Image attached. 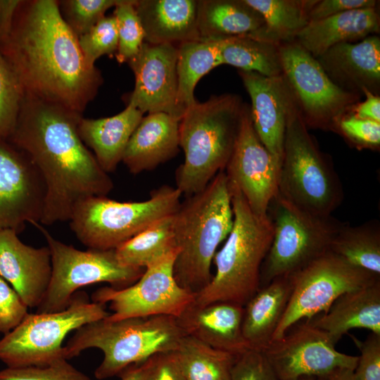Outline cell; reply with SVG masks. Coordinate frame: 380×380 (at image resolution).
I'll return each instance as SVG.
<instances>
[{
	"label": "cell",
	"mask_w": 380,
	"mask_h": 380,
	"mask_svg": "<svg viewBox=\"0 0 380 380\" xmlns=\"http://www.w3.org/2000/svg\"><path fill=\"white\" fill-rule=\"evenodd\" d=\"M177 107L182 118L187 108L197 101L194 89L200 79L222 65L220 44L216 39H198L177 46Z\"/></svg>",
	"instance_id": "cell-30"
},
{
	"label": "cell",
	"mask_w": 380,
	"mask_h": 380,
	"mask_svg": "<svg viewBox=\"0 0 380 380\" xmlns=\"http://www.w3.org/2000/svg\"><path fill=\"white\" fill-rule=\"evenodd\" d=\"M376 8L355 9L311 20L296 35V42L318 58L332 46L364 39L379 30Z\"/></svg>",
	"instance_id": "cell-27"
},
{
	"label": "cell",
	"mask_w": 380,
	"mask_h": 380,
	"mask_svg": "<svg viewBox=\"0 0 380 380\" xmlns=\"http://www.w3.org/2000/svg\"><path fill=\"white\" fill-rule=\"evenodd\" d=\"M78 41L85 60L91 65H95L96 61L103 55L115 54L118 46L115 17H103Z\"/></svg>",
	"instance_id": "cell-39"
},
{
	"label": "cell",
	"mask_w": 380,
	"mask_h": 380,
	"mask_svg": "<svg viewBox=\"0 0 380 380\" xmlns=\"http://www.w3.org/2000/svg\"><path fill=\"white\" fill-rule=\"evenodd\" d=\"M135 0H120L115 6L117 20L118 46L115 53L120 63L128 62L140 50L145 42V34L134 7Z\"/></svg>",
	"instance_id": "cell-37"
},
{
	"label": "cell",
	"mask_w": 380,
	"mask_h": 380,
	"mask_svg": "<svg viewBox=\"0 0 380 380\" xmlns=\"http://www.w3.org/2000/svg\"><path fill=\"white\" fill-rule=\"evenodd\" d=\"M197 5L198 0H135L145 42L178 46L200 39Z\"/></svg>",
	"instance_id": "cell-24"
},
{
	"label": "cell",
	"mask_w": 380,
	"mask_h": 380,
	"mask_svg": "<svg viewBox=\"0 0 380 380\" xmlns=\"http://www.w3.org/2000/svg\"><path fill=\"white\" fill-rule=\"evenodd\" d=\"M0 53L16 75L25 96L82 114L103 83L85 60L78 37L56 0L21 1Z\"/></svg>",
	"instance_id": "cell-1"
},
{
	"label": "cell",
	"mask_w": 380,
	"mask_h": 380,
	"mask_svg": "<svg viewBox=\"0 0 380 380\" xmlns=\"http://www.w3.org/2000/svg\"><path fill=\"white\" fill-rule=\"evenodd\" d=\"M25 304L11 286L0 277V333L15 329L28 314Z\"/></svg>",
	"instance_id": "cell-43"
},
{
	"label": "cell",
	"mask_w": 380,
	"mask_h": 380,
	"mask_svg": "<svg viewBox=\"0 0 380 380\" xmlns=\"http://www.w3.org/2000/svg\"><path fill=\"white\" fill-rule=\"evenodd\" d=\"M291 278V294L272 341L281 338L302 319L309 321L326 312L340 296L374 283L380 275L354 266L328 251Z\"/></svg>",
	"instance_id": "cell-12"
},
{
	"label": "cell",
	"mask_w": 380,
	"mask_h": 380,
	"mask_svg": "<svg viewBox=\"0 0 380 380\" xmlns=\"http://www.w3.org/2000/svg\"><path fill=\"white\" fill-rule=\"evenodd\" d=\"M178 253L174 276L194 296L211 281L217 248L230 233L234 221L229 181L218 172L201 191L186 197L173 215Z\"/></svg>",
	"instance_id": "cell-3"
},
{
	"label": "cell",
	"mask_w": 380,
	"mask_h": 380,
	"mask_svg": "<svg viewBox=\"0 0 380 380\" xmlns=\"http://www.w3.org/2000/svg\"><path fill=\"white\" fill-rule=\"evenodd\" d=\"M239 75L251 97V114L256 134L265 147L281 161L291 90L283 74L267 77L241 70Z\"/></svg>",
	"instance_id": "cell-20"
},
{
	"label": "cell",
	"mask_w": 380,
	"mask_h": 380,
	"mask_svg": "<svg viewBox=\"0 0 380 380\" xmlns=\"http://www.w3.org/2000/svg\"><path fill=\"white\" fill-rule=\"evenodd\" d=\"M263 18L265 26L256 38L276 43L293 42L310 22L309 12L315 1L244 0Z\"/></svg>",
	"instance_id": "cell-31"
},
{
	"label": "cell",
	"mask_w": 380,
	"mask_h": 380,
	"mask_svg": "<svg viewBox=\"0 0 380 380\" xmlns=\"http://www.w3.org/2000/svg\"><path fill=\"white\" fill-rule=\"evenodd\" d=\"M336 345L327 332L305 321L261 351L278 380L318 379L337 368L355 369L358 357L338 351Z\"/></svg>",
	"instance_id": "cell-15"
},
{
	"label": "cell",
	"mask_w": 380,
	"mask_h": 380,
	"mask_svg": "<svg viewBox=\"0 0 380 380\" xmlns=\"http://www.w3.org/2000/svg\"><path fill=\"white\" fill-rule=\"evenodd\" d=\"M360 355L354 374L357 380H380V334L370 332L365 340L352 336Z\"/></svg>",
	"instance_id": "cell-42"
},
{
	"label": "cell",
	"mask_w": 380,
	"mask_h": 380,
	"mask_svg": "<svg viewBox=\"0 0 380 380\" xmlns=\"http://www.w3.org/2000/svg\"><path fill=\"white\" fill-rule=\"evenodd\" d=\"M200 39L254 34L265 26L262 16L244 0H198Z\"/></svg>",
	"instance_id": "cell-29"
},
{
	"label": "cell",
	"mask_w": 380,
	"mask_h": 380,
	"mask_svg": "<svg viewBox=\"0 0 380 380\" xmlns=\"http://www.w3.org/2000/svg\"><path fill=\"white\" fill-rule=\"evenodd\" d=\"M21 0H0V42L10 34Z\"/></svg>",
	"instance_id": "cell-48"
},
{
	"label": "cell",
	"mask_w": 380,
	"mask_h": 380,
	"mask_svg": "<svg viewBox=\"0 0 380 380\" xmlns=\"http://www.w3.org/2000/svg\"><path fill=\"white\" fill-rule=\"evenodd\" d=\"M278 194L311 213L329 216L341 203L338 175L316 146L291 91L279 173Z\"/></svg>",
	"instance_id": "cell-7"
},
{
	"label": "cell",
	"mask_w": 380,
	"mask_h": 380,
	"mask_svg": "<svg viewBox=\"0 0 380 380\" xmlns=\"http://www.w3.org/2000/svg\"><path fill=\"white\" fill-rule=\"evenodd\" d=\"M179 120L162 112L143 117L127 145L122 162L132 174L156 168L179 152Z\"/></svg>",
	"instance_id": "cell-23"
},
{
	"label": "cell",
	"mask_w": 380,
	"mask_h": 380,
	"mask_svg": "<svg viewBox=\"0 0 380 380\" xmlns=\"http://www.w3.org/2000/svg\"><path fill=\"white\" fill-rule=\"evenodd\" d=\"M284 76L307 127H336L358 96L335 84L320 63L296 42L279 44Z\"/></svg>",
	"instance_id": "cell-13"
},
{
	"label": "cell",
	"mask_w": 380,
	"mask_h": 380,
	"mask_svg": "<svg viewBox=\"0 0 380 380\" xmlns=\"http://www.w3.org/2000/svg\"><path fill=\"white\" fill-rule=\"evenodd\" d=\"M121 380H145V362L129 366L118 375Z\"/></svg>",
	"instance_id": "cell-49"
},
{
	"label": "cell",
	"mask_w": 380,
	"mask_h": 380,
	"mask_svg": "<svg viewBox=\"0 0 380 380\" xmlns=\"http://www.w3.org/2000/svg\"><path fill=\"white\" fill-rule=\"evenodd\" d=\"M44 235L51 253V277L37 313L55 312L65 309L76 291L89 284L107 282L121 289L135 283L144 268L122 265L115 250L80 251L55 239L39 223H34Z\"/></svg>",
	"instance_id": "cell-11"
},
{
	"label": "cell",
	"mask_w": 380,
	"mask_h": 380,
	"mask_svg": "<svg viewBox=\"0 0 380 380\" xmlns=\"http://www.w3.org/2000/svg\"><path fill=\"white\" fill-rule=\"evenodd\" d=\"M0 380H91L61 359L46 366L7 367L0 371Z\"/></svg>",
	"instance_id": "cell-40"
},
{
	"label": "cell",
	"mask_w": 380,
	"mask_h": 380,
	"mask_svg": "<svg viewBox=\"0 0 380 380\" xmlns=\"http://www.w3.org/2000/svg\"><path fill=\"white\" fill-rule=\"evenodd\" d=\"M291 291V276L278 277L260 287L243 306L242 331L251 349L262 350L272 341Z\"/></svg>",
	"instance_id": "cell-28"
},
{
	"label": "cell",
	"mask_w": 380,
	"mask_h": 380,
	"mask_svg": "<svg viewBox=\"0 0 380 380\" xmlns=\"http://www.w3.org/2000/svg\"><path fill=\"white\" fill-rule=\"evenodd\" d=\"M243 306L229 302L192 303L177 318L184 335L238 356L251 349L242 331Z\"/></svg>",
	"instance_id": "cell-21"
},
{
	"label": "cell",
	"mask_w": 380,
	"mask_h": 380,
	"mask_svg": "<svg viewBox=\"0 0 380 380\" xmlns=\"http://www.w3.org/2000/svg\"><path fill=\"white\" fill-rule=\"evenodd\" d=\"M317 380H357L354 369L341 367L321 376Z\"/></svg>",
	"instance_id": "cell-50"
},
{
	"label": "cell",
	"mask_w": 380,
	"mask_h": 380,
	"mask_svg": "<svg viewBox=\"0 0 380 380\" xmlns=\"http://www.w3.org/2000/svg\"><path fill=\"white\" fill-rule=\"evenodd\" d=\"M110 313L105 305L89 302L83 292L75 293L64 310L27 314L0 340V360L8 367L46 366L63 357V341L72 331Z\"/></svg>",
	"instance_id": "cell-10"
},
{
	"label": "cell",
	"mask_w": 380,
	"mask_h": 380,
	"mask_svg": "<svg viewBox=\"0 0 380 380\" xmlns=\"http://www.w3.org/2000/svg\"><path fill=\"white\" fill-rule=\"evenodd\" d=\"M243 103L234 94L212 96L186 109L179 121L184 160L175 172L176 188L190 196L224 171L238 136Z\"/></svg>",
	"instance_id": "cell-4"
},
{
	"label": "cell",
	"mask_w": 380,
	"mask_h": 380,
	"mask_svg": "<svg viewBox=\"0 0 380 380\" xmlns=\"http://www.w3.org/2000/svg\"><path fill=\"white\" fill-rule=\"evenodd\" d=\"M231 380H278L261 350L249 349L236 356Z\"/></svg>",
	"instance_id": "cell-41"
},
{
	"label": "cell",
	"mask_w": 380,
	"mask_h": 380,
	"mask_svg": "<svg viewBox=\"0 0 380 380\" xmlns=\"http://www.w3.org/2000/svg\"><path fill=\"white\" fill-rule=\"evenodd\" d=\"M281 165V161L260 140L251 108L243 103L238 136L224 172L258 216H267L270 204L278 194Z\"/></svg>",
	"instance_id": "cell-16"
},
{
	"label": "cell",
	"mask_w": 380,
	"mask_h": 380,
	"mask_svg": "<svg viewBox=\"0 0 380 380\" xmlns=\"http://www.w3.org/2000/svg\"><path fill=\"white\" fill-rule=\"evenodd\" d=\"M329 251L351 265L380 275V224L372 220L357 226L343 223Z\"/></svg>",
	"instance_id": "cell-33"
},
{
	"label": "cell",
	"mask_w": 380,
	"mask_h": 380,
	"mask_svg": "<svg viewBox=\"0 0 380 380\" xmlns=\"http://www.w3.org/2000/svg\"><path fill=\"white\" fill-rule=\"evenodd\" d=\"M294 380H316V378L313 376H300Z\"/></svg>",
	"instance_id": "cell-51"
},
{
	"label": "cell",
	"mask_w": 380,
	"mask_h": 380,
	"mask_svg": "<svg viewBox=\"0 0 380 380\" xmlns=\"http://www.w3.org/2000/svg\"><path fill=\"white\" fill-rule=\"evenodd\" d=\"M174 214L156 222L115 249L118 260L126 266L145 269L177 249L174 234Z\"/></svg>",
	"instance_id": "cell-34"
},
{
	"label": "cell",
	"mask_w": 380,
	"mask_h": 380,
	"mask_svg": "<svg viewBox=\"0 0 380 380\" xmlns=\"http://www.w3.org/2000/svg\"><path fill=\"white\" fill-rule=\"evenodd\" d=\"M145 365V380H186L175 350L157 353Z\"/></svg>",
	"instance_id": "cell-45"
},
{
	"label": "cell",
	"mask_w": 380,
	"mask_h": 380,
	"mask_svg": "<svg viewBox=\"0 0 380 380\" xmlns=\"http://www.w3.org/2000/svg\"><path fill=\"white\" fill-rule=\"evenodd\" d=\"M341 132L359 145L376 148L380 144V122L360 119L353 114L343 116L337 123Z\"/></svg>",
	"instance_id": "cell-44"
},
{
	"label": "cell",
	"mask_w": 380,
	"mask_h": 380,
	"mask_svg": "<svg viewBox=\"0 0 380 380\" xmlns=\"http://www.w3.org/2000/svg\"><path fill=\"white\" fill-rule=\"evenodd\" d=\"M229 184L233 226L213 258L215 272L211 281L194 296L196 305L222 301L244 306L260 289L261 267L272 241L273 226L268 215L255 214L239 189Z\"/></svg>",
	"instance_id": "cell-5"
},
{
	"label": "cell",
	"mask_w": 380,
	"mask_h": 380,
	"mask_svg": "<svg viewBox=\"0 0 380 380\" xmlns=\"http://www.w3.org/2000/svg\"><path fill=\"white\" fill-rule=\"evenodd\" d=\"M143 113L131 104L108 118L83 117L78 124L79 135L91 148L100 167L106 173L114 172L122 161L131 136L143 118Z\"/></svg>",
	"instance_id": "cell-26"
},
{
	"label": "cell",
	"mask_w": 380,
	"mask_h": 380,
	"mask_svg": "<svg viewBox=\"0 0 380 380\" xmlns=\"http://www.w3.org/2000/svg\"><path fill=\"white\" fill-rule=\"evenodd\" d=\"M46 188L30 159L8 142H0V231L18 234L40 222Z\"/></svg>",
	"instance_id": "cell-17"
},
{
	"label": "cell",
	"mask_w": 380,
	"mask_h": 380,
	"mask_svg": "<svg viewBox=\"0 0 380 380\" xmlns=\"http://www.w3.org/2000/svg\"><path fill=\"white\" fill-rule=\"evenodd\" d=\"M175 353L186 380H231L235 355L186 335Z\"/></svg>",
	"instance_id": "cell-35"
},
{
	"label": "cell",
	"mask_w": 380,
	"mask_h": 380,
	"mask_svg": "<svg viewBox=\"0 0 380 380\" xmlns=\"http://www.w3.org/2000/svg\"><path fill=\"white\" fill-rule=\"evenodd\" d=\"M120 0H63L58 1L61 15L79 38L90 30L105 13L115 7Z\"/></svg>",
	"instance_id": "cell-38"
},
{
	"label": "cell",
	"mask_w": 380,
	"mask_h": 380,
	"mask_svg": "<svg viewBox=\"0 0 380 380\" xmlns=\"http://www.w3.org/2000/svg\"><path fill=\"white\" fill-rule=\"evenodd\" d=\"M267 215L273 238L260 270V288L273 279L291 276L328 251L343 222L331 215L311 213L279 194Z\"/></svg>",
	"instance_id": "cell-9"
},
{
	"label": "cell",
	"mask_w": 380,
	"mask_h": 380,
	"mask_svg": "<svg viewBox=\"0 0 380 380\" xmlns=\"http://www.w3.org/2000/svg\"><path fill=\"white\" fill-rule=\"evenodd\" d=\"M317 316L307 322L327 332L336 344L352 329L380 334V279L342 294Z\"/></svg>",
	"instance_id": "cell-25"
},
{
	"label": "cell",
	"mask_w": 380,
	"mask_h": 380,
	"mask_svg": "<svg viewBox=\"0 0 380 380\" xmlns=\"http://www.w3.org/2000/svg\"><path fill=\"white\" fill-rule=\"evenodd\" d=\"M177 45L144 42L137 55L127 62L135 77L127 104L143 114L162 112L180 120L177 107Z\"/></svg>",
	"instance_id": "cell-18"
},
{
	"label": "cell",
	"mask_w": 380,
	"mask_h": 380,
	"mask_svg": "<svg viewBox=\"0 0 380 380\" xmlns=\"http://www.w3.org/2000/svg\"><path fill=\"white\" fill-rule=\"evenodd\" d=\"M362 92L366 96V99L355 106H353V115L357 118L371 120L380 122V99L367 89H362Z\"/></svg>",
	"instance_id": "cell-47"
},
{
	"label": "cell",
	"mask_w": 380,
	"mask_h": 380,
	"mask_svg": "<svg viewBox=\"0 0 380 380\" xmlns=\"http://www.w3.org/2000/svg\"><path fill=\"white\" fill-rule=\"evenodd\" d=\"M18 235L12 229L0 231V277L28 308H38L51 281L50 250L26 245Z\"/></svg>",
	"instance_id": "cell-19"
},
{
	"label": "cell",
	"mask_w": 380,
	"mask_h": 380,
	"mask_svg": "<svg viewBox=\"0 0 380 380\" xmlns=\"http://www.w3.org/2000/svg\"><path fill=\"white\" fill-rule=\"evenodd\" d=\"M178 248L147 266L141 277L126 288L105 286L92 294L94 303H110L113 313L106 319L168 315L176 318L194 301V295L181 287L174 276Z\"/></svg>",
	"instance_id": "cell-14"
},
{
	"label": "cell",
	"mask_w": 380,
	"mask_h": 380,
	"mask_svg": "<svg viewBox=\"0 0 380 380\" xmlns=\"http://www.w3.org/2000/svg\"><path fill=\"white\" fill-rule=\"evenodd\" d=\"M106 318L77 329L63 346V353L68 360L89 348L101 350L103 358L94 373L100 380L119 375L129 366L142 363L157 353L176 350L184 336L172 316L118 321Z\"/></svg>",
	"instance_id": "cell-6"
},
{
	"label": "cell",
	"mask_w": 380,
	"mask_h": 380,
	"mask_svg": "<svg viewBox=\"0 0 380 380\" xmlns=\"http://www.w3.org/2000/svg\"><path fill=\"white\" fill-rule=\"evenodd\" d=\"M182 193L164 185L148 199L119 202L106 196H91L80 201L69 220L78 240L90 249L115 250L156 222L173 215Z\"/></svg>",
	"instance_id": "cell-8"
},
{
	"label": "cell",
	"mask_w": 380,
	"mask_h": 380,
	"mask_svg": "<svg viewBox=\"0 0 380 380\" xmlns=\"http://www.w3.org/2000/svg\"><path fill=\"white\" fill-rule=\"evenodd\" d=\"M375 0L317 1L309 12V20H317L350 10L376 8Z\"/></svg>",
	"instance_id": "cell-46"
},
{
	"label": "cell",
	"mask_w": 380,
	"mask_h": 380,
	"mask_svg": "<svg viewBox=\"0 0 380 380\" xmlns=\"http://www.w3.org/2000/svg\"><path fill=\"white\" fill-rule=\"evenodd\" d=\"M317 60L330 79L345 90L367 89L380 82V39L369 35L358 43L338 44Z\"/></svg>",
	"instance_id": "cell-22"
},
{
	"label": "cell",
	"mask_w": 380,
	"mask_h": 380,
	"mask_svg": "<svg viewBox=\"0 0 380 380\" xmlns=\"http://www.w3.org/2000/svg\"><path fill=\"white\" fill-rule=\"evenodd\" d=\"M222 64L252 71L267 77L283 74L279 44L251 35L217 39Z\"/></svg>",
	"instance_id": "cell-32"
},
{
	"label": "cell",
	"mask_w": 380,
	"mask_h": 380,
	"mask_svg": "<svg viewBox=\"0 0 380 380\" xmlns=\"http://www.w3.org/2000/svg\"><path fill=\"white\" fill-rule=\"evenodd\" d=\"M24 97L16 75L0 53V142L9 139Z\"/></svg>",
	"instance_id": "cell-36"
},
{
	"label": "cell",
	"mask_w": 380,
	"mask_h": 380,
	"mask_svg": "<svg viewBox=\"0 0 380 380\" xmlns=\"http://www.w3.org/2000/svg\"><path fill=\"white\" fill-rule=\"evenodd\" d=\"M82 114L25 96L8 142L39 171L46 194L40 223L69 221L75 206L91 196H106L113 188L108 173L78 132Z\"/></svg>",
	"instance_id": "cell-2"
}]
</instances>
